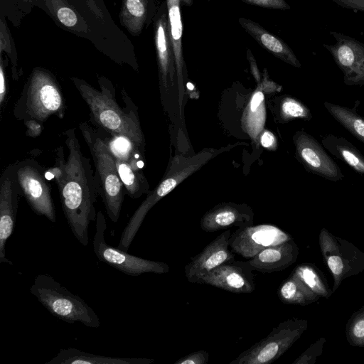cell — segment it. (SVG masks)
<instances>
[{
	"instance_id": "cell-37",
	"label": "cell",
	"mask_w": 364,
	"mask_h": 364,
	"mask_svg": "<svg viewBox=\"0 0 364 364\" xmlns=\"http://www.w3.org/2000/svg\"><path fill=\"white\" fill-rule=\"evenodd\" d=\"M264 100V95L261 91H257L252 95L250 107L251 112H256Z\"/></svg>"
},
{
	"instance_id": "cell-7",
	"label": "cell",
	"mask_w": 364,
	"mask_h": 364,
	"mask_svg": "<svg viewBox=\"0 0 364 364\" xmlns=\"http://www.w3.org/2000/svg\"><path fill=\"white\" fill-rule=\"evenodd\" d=\"M318 245L323 259L332 274L334 293L342 282L364 271V252L350 242L337 237L323 228Z\"/></svg>"
},
{
	"instance_id": "cell-22",
	"label": "cell",
	"mask_w": 364,
	"mask_h": 364,
	"mask_svg": "<svg viewBox=\"0 0 364 364\" xmlns=\"http://www.w3.org/2000/svg\"><path fill=\"white\" fill-rule=\"evenodd\" d=\"M321 144L336 158L364 175V155L346 139L328 134L322 138Z\"/></svg>"
},
{
	"instance_id": "cell-39",
	"label": "cell",
	"mask_w": 364,
	"mask_h": 364,
	"mask_svg": "<svg viewBox=\"0 0 364 364\" xmlns=\"http://www.w3.org/2000/svg\"><path fill=\"white\" fill-rule=\"evenodd\" d=\"M261 144L265 148H270L276 144V139L272 133L264 132L261 136Z\"/></svg>"
},
{
	"instance_id": "cell-20",
	"label": "cell",
	"mask_w": 364,
	"mask_h": 364,
	"mask_svg": "<svg viewBox=\"0 0 364 364\" xmlns=\"http://www.w3.org/2000/svg\"><path fill=\"white\" fill-rule=\"evenodd\" d=\"M241 26L262 47L283 61L297 68L301 67L299 61L291 48L280 38L268 32L257 23L241 17L238 20Z\"/></svg>"
},
{
	"instance_id": "cell-26",
	"label": "cell",
	"mask_w": 364,
	"mask_h": 364,
	"mask_svg": "<svg viewBox=\"0 0 364 364\" xmlns=\"http://www.w3.org/2000/svg\"><path fill=\"white\" fill-rule=\"evenodd\" d=\"M148 0H122L121 24L133 36L141 33L147 16Z\"/></svg>"
},
{
	"instance_id": "cell-9",
	"label": "cell",
	"mask_w": 364,
	"mask_h": 364,
	"mask_svg": "<svg viewBox=\"0 0 364 364\" xmlns=\"http://www.w3.org/2000/svg\"><path fill=\"white\" fill-rule=\"evenodd\" d=\"M30 116L43 122L53 114H62L63 97L55 79L48 72L36 69L30 78L27 92Z\"/></svg>"
},
{
	"instance_id": "cell-21",
	"label": "cell",
	"mask_w": 364,
	"mask_h": 364,
	"mask_svg": "<svg viewBox=\"0 0 364 364\" xmlns=\"http://www.w3.org/2000/svg\"><path fill=\"white\" fill-rule=\"evenodd\" d=\"M151 358H118L99 355L75 348H61L46 364H151Z\"/></svg>"
},
{
	"instance_id": "cell-2",
	"label": "cell",
	"mask_w": 364,
	"mask_h": 364,
	"mask_svg": "<svg viewBox=\"0 0 364 364\" xmlns=\"http://www.w3.org/2000/svg\"><path fill=\"white\" fill-rule=\"evenodd\" d=\"M235 146L230 145L220 149H205L190 157L182 156L174 157L162 181L153 191L149 193L129 219L122 231L117 247L128 252L146 214L157 202L209 160Z\"/></svg>"
},
{
	"instance_id": "cell-19",
	"label": "cell",
	"mask_w": 364,
	"mask_h": 364,
	"mask_svg": "<svg viewBox=\"0 0 364 364\" xmlns=\"http://www.w3.org/2000/svg\"><path fill=\"white\" fill-rule=\"evenodd\" d=\"M351 43H341L331 50L334 60L343 73L347 85H364V48L353 46Z\"/></svg>"
},
{
	"instance_id": "cell-17",
	"label": "cell",
	"mask_w": 364,
	"mask_h": 364,
	"mask_svg": "<svg viewBox=\"0 0 364 364\" xmlns=\"http://www.w3.org/2000/svg\"><path fill=\"white\" fill-rule=\"evenodd\" d=\"M299 247L292 239L262 250L248 260L253 270L272 273L284 270L297 259Z\"/></svg>"
},
{
	"instance_id": "cell-34",
	"label": "cell",
	"mask_w": 364,
	"mask_h": 364,
	"mask_svg": "<svg viewBox=\"0 0 364 364\" xmlns=\"http://www.w3.org/2000/svg\"><path fill=\"white\" fill-rule=\"evenodd\" d=\"M58 20L65 26L73 27L77 23L76 14L69 7L63 6L57 11Z\"/></svg>"
},
{
	"instance_id": "cell-24",
	"label": "cell",
	"mask_w": 364,
	"mask_h": 364,
	"mask_svg": "<svg viewBox=\"0 0 364 364\" xmlns=\"http://www.w3.org/2000/svg\"><path fill=\"white\" fill-rule=\"evenodd\" d=\"M114 160L121 181L129 197L137 198L146 193L148 188L144 184L145 178L139 172L143 167V162H129L117 158Z\"/></svg>"
},
{
	"instance_id": "cell-27",
	"label": "cell",
	"mask_w": 364,
	"mask_h": 364,
	"mask_svg": "<svg viewBox=\"0 0 364 364\" xmlns=\"http://www.w3.org/2000/svg\"><path fill=\"white\" fill-rule=\"evenodd\" d=\"M324 107L341 126L364 144V117L355 109L324 102Z\"/></svg>"
},
{
	"instance_id": "cell-3",
	"label": "cell",
	"mask_w": 364,
	"mask_h": 364,
	"mask_svg": "<svg viewBox=\"0 0 364 364\" xmlns=\"http://www.w3.org/2000/svg\"><path fill=\"white\" fill-rule=\"evenodd\" d=\"M30 292L57 318L69 323L80 322L89 328H97L100 319L94 310L79 296L71 293L46 274H38Z\"/></svg>"
},
{
	"instance_id": "cell-6",
	"label": "cell",
	"mask_w": 364,
	"mask_h": 364,
	"mask_svg": "<svg viewBox=\"0 0 364 364\" xmlns=\"http://www.w3.org/2000/svg\"><path fill=\"white\" fill-rule=\"evenodd\" d=\"M307 319L291 318L279 323L269 335L242 352L230 364H269L279 358L307 329Z\"/></svg>"
},
{
	"instance_id": "cell-40",
	"label": "cell",
	"mask_w": 364,
	"mask_h": 364,
	"mask_svg": "<svg viewBox=\"0 0 364 364\" xmlns=\"http://www.w3.org/2000/svg\"><path fill=\"white\" fill-rule=\"evenodd\" d=\"M183 1V4H185L187 6H191L193 4V0H181Z\"/></svg>"
},
{
	"instance_id": "cell-36",
	"label": "cell",
	"mask_w": 364,
	"mask_h": 364,
	"mask_svg": "<svg viewBox=\"0 0 364 364\" xmlns=\"http://www.w3.org/2000/svg\"><path fill=\"white\" fill-rule=\"evenodd\" d=\"M25 124L27 127V135L34 137L41 134L43 129L41 123L36 122V120L31 119L27 121Z\"/></svg>"
},
{
	"instance_id": "cell-14",
	"label": "cell",
	"mask_w": 364,
	"mask_h": 364,
	"mask_svg": "<svg viewBox=\"0 0 364 364\" xmlns=\"http://www.w3.org/2000/svg\"><path fill=\"white\" fill-rule=\"evenodd\" d=\"M253 269L248 261L224 263L200 278L198 283L208 284L232 293H252L255 289Z\"/></svg>"
},
{
	"instance_id": "cell-32",
	"label": "cell",
	"mask_w": 364,
	"mask_h": 364,
	"mask_svg": "<svg viewBox=\"0 0 364 364\" xmlns=\"http://www.w3.org/2000/svg\"><path fill=\"white\" fill-rule=\"evenodd\" d=\"M326 342V338L325 337L319 338L310 345L292 364H314L317 358L323 353Z\"/></svg>"
},
{
	"instance_id": "cell-16",
	"label": "cell",
	"mask_w": 364,
	"mask_h": 364,
	"mask_svg": "<svg viewBox=\"0 0 364 364\" xmlns=\"http://www.w3.org/2000/svg\"><path fill=\"white\" fill-rule=\"evenodd\" d=\"M253 213L245 205L220 204L208 211L201 218L200 228L215 232L232 227L244 228L253 223Z\"/></svg>"
},
{
	"instance_id": "cell-8",
	"label": "cell",
	"mask_w": 364,
	"mask_h": 364,
	"mask_svg": "<svg viewBox=\"0 0 364 364\" xmlns=\"http://www.w3.org/2000/svg\"><path fill=\"white\" fill-rule=\"evenodd\" d=\"M95 221L96 230L92 246L100 261L129 276L136 277L145 273L165 274L169 272L168 265L163 262L134 256L107 244L105 239L107 223L102 212L97 213Z\"/></svg>"
},
{
	"instance_id": "cell-11",
	"label": "cell",
	"mask_w": 364,
	"mask_h": 364,
	"mask_svg": "<svg viewBox=\"0 0 364 364\" xmlns=\"http://www.w3.org/2000/svg\"><path fill=\"white\" fill-rule=\"evenodd\" d=\"M293 139L296 156L307 171L332 181L343 179L340 167L314 137L304 131H298Z\"/></svg>"
},
{
	"instance_id": "cell-10",
	"label": "cell",
	"mask_w": 364,
	"mask_h": 364,
	"mask_svg": "<svg viewBox=\"0 0 364 364\" xmlns=\"http://www.w3.org/2000/svg\"><path fill=\"white\" fill-rule=\"evenodd\" d=\"M16 172L20 191L32 210L55 223V210L45 175L34 162L29 161L18 164Z\"/></svg>"
},
{
	"instance_id": "cell-33",
	"label": "cell",
	"mask_w": 364,
	"mask_h": 364,
	"mask_svg": "<svg viewBox=\"0 0 364 364\" xmlns=\"http://www.w3.org/2000/svg\"><path fill=\"white\" fill-rule=\"evenodd\" d=\"M209 360V353L206 350L193 352L178 358L174 364H205Z\"/></svg>"
},
{
	"instance_id": "cell-25",
	"label": "cell",
	"mask_w": 364,
	"mask_h": 364,
	"mask_svg": "<svg viewBox=\"0 0 364 364\" xmlns=\"http://www.w3.org/2000/svg\"><path fill=\"white\" fill-rule=\"evenodd\" d=\"M181 0H166L168 7V19L173 44L176 67L178 82L183 79L184 61L182 50L183 26L180 10Z\"/></svg>"
},
{
	"instance_id": "cell-31",
	"label": "cell",
	"mask_w": 364,
	"mask_h": 364,
	"mask_svg": "<svg viewBox=\"0 0 364 364\" xmlns=\"http://www.w3.org/2000/svg\"><path fill=\"white\" fill-rule=\"evenodd\" d=\"M348 343L354 347L364 348V306L353 312L346 325Z\"/></svg>"
},
{
	"instance_id": "cell-1",
	"label": "cell",
	"mask_w": 364,
	"mask_h": 364,
	"mask_svg": "<svg viewBox=\"0 0 364 364\" xmlns=\"http://www.w3.org/2000/svg\"><path fill=\"white\" fill-rule=\"evenodd\" d=\"M65 135L68 159L63 161L53 180L58 186L62 209L73 235L82 245L87 246L89 225L96 220L97 215L95 203L98 186L75 130L69 129Z\"/></svg>"
},
{
	"instance_id": "cell-23",
	"label": "cell",
	"mask_w": 364,
	"mask_h": 364,
	"mask_svg": "<svg viewBox=\"0 0 364 364\" xmlns=\"http://www.w3.org/2000/svg\"><path fill=\"white\" fill-rule=\"evenodd\" d=\"M277 294L282 303L299 306L311 304L321 298L293 272L281 284Z\"/></svg>"
},
{
	"instance_id": "cell-5",
	"label": "cell",
	"mask_w": 364,
	"mask_h": 364,
	"mask_svg": "<svg viewBox=\"0 0 364 364\" xmlns=\"http://www.w3.org/2000/svg\"><path fill=\"white\" fill-rule=\"evenodd\" d=\"M73 80L93 119L100 127L112 136H123L137 146L142 145L144 137L136 117L123 111L107 92L97 90L82 80Z\"/></svg>"
},
{
	"instance_id": "cell-35",
	"label": "cell",
	"mask_w": 364,
	"mask_h": 364,
	"mask_svg": "<svg viewBox=\"0 0 364 364\" xmlns=\"http://www.w3.org/2000/svg\"><path fill=\"white\" fill-rule=\"evenodd\" d=\"M242 1L263 7L267 9H289V5L286 3L284 0H242Z\"/></svg>"
},
{
	"instance_id": "cell-28",
	"label": "cell",
	"mask_w": 364,
	"mask_h": 364,
	"mask_svg": "<svg viewBox=\"0 0 364 364\" xmlns=\"http://www.w3.org/2000/svg\"><path fill=\"white\" fill-rule=\"evenodd\" d=\"M321 298L328 299L333 292L326 277L314 264L304 262L298 264L291 272Z\"/></svg>"
},
{
	"instance_id": "cell-13",
	"label": "cell",
	"mask_w": 364,
	"mask_h": 364,
	"mask_svg": "<svg viewBox=\"0 0 364 364\" xmlns=\"http://www.w3.org/2000/svg\"><path fill=\"white\" fill-rule=\"evenodd\" d=\"M16 166L4 171L0 183V263H13L6 256V244L13 233L18 209L19 186Z\"/></svg>"
},
{
	"instance_id": "cell-4",
	"label": "cell",
	"mask_w": 364,
	"mask_h": 364,
	"mask_svg": "<svg viewBox=\"0 0 364 364\" xmlns=\"http://www.w3.org/2000/svg\"><path fill=\"white\" fill-rule=\"evenodd\" d=\"M80 129L90 148L96 168L98 193L103 200L108 217L113 223H116L121 213L124 186L114 158L105 139L87 123H82Z\"/></svg>"
},
{
	"instance_id": "cell-15",
	"label": "cell",
	"mask_w": 364,
	"mask_h": 364,
	"mask_svg": "<svg viewBox=\"0 0 364 364\" xmlns=\"http://www.w3.org/2000/svg\"><path fill=\"white\" fill-rule=\"evenodd\" d=\"M231 234L230 229L225 230L191 258L184 268L188 282L198 283L200 277L215 268L235 260L234 252L229 249Z\"/></svg>"
},
{
	"instance_id": "cell-30",
	"label": "cell",
	"mask_w": 364,
	"mask_h": 364,
	"mask_svg": "<svg viewBox=\"0 0 364 364\" xmlns=\"http://www.w3.org/2000/svg\"><path fill=\"white\" fill-rule=\"evenodd\" d=\"M279 113L283 121L294 119L310 121L313 116L310 109L296 98L286 96L280 101Z\"/></svg>"
},
{
	"instance_id": "cell-29",
	"label": "cell",
	"mask_w": 364,
	"mask_h": 364,
	"mask_svg": "<svg viewBox=\"0 0 364 364\" xmlns=\"http://www.w3.org/2000/svg\"><path fill=\"white\" fill-rule=\"evenodd\" d=\"M105 141L114 158L129 162L138 160V146L127 137L113 135L112 139Z\"/></svg>"
},
{
	"instance_id": "cell-18",
	"label": "cell",
	"mask_w": 364,
	"mask_h": 364,
	"mask_svg": "<svg viewBox=\"0 0 364 364\" xmlns=\"http://www.w3.org/2000/svg\"><path fill=\"white\" fill-rule=\"evenodd\" d=\"M155 45L160 79L164 86L166 87L168 80H173L176 60L171 41L168 19H167L165 14H163L156 22Z\"/></svg>"
},
{
	"instance_id": "cell-12",
	"label": "cell",
	"mask_w": 364,
	"mask_h": 364,
	"mask_svg": "<svg viewBox=\"0 0 364 364\" xmlns=\"http://www.w3.org/2000/svg\"><path fill=\"white\" fill-rule=\"evenodd\" d=\"M292 239L291 236L272 225L240 228L231 234L230 248L245 258H252L262 250Z\"/></svg>"
},
{
	"instance_id": "cell-38",
	"label": "cell",
	"mask_w": 364,
	"mask_h": 364,
	"mask_svg": "<svg viewBox=\"0 0 364 364\" xmlns=\"http://www.w3.org/2000/svg\"><path fill=\"white\" fill-rule=\"evenodd\" d=\"M6 92L5 73L2 61L0 66V103L2 105Z\"/></svg>"
}]
</instances>
